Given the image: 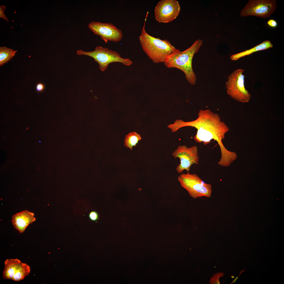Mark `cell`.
<instances>
[{"mask_svg":"<svg viewBox=\"0 0 284 284\" xmlns=\"http://www.w3.org/2000/svg\"><path fill=\"white\" fill-rule=\"evenodd\" d=\"M148 14L147 12L139 37L140 43L144 51L154 63H164L168 57L176 49L168 40L155 38L146 32L145 26Z\"/></svg>","mask_w":284,"mask_h":284,"instance_id":"cell-3","label":"cell"},{"mask_svg":"<svg viewBox=\"0 0 284 284\" xmlns=\"http://www.w3.org/2000/svg\"><path fill=\"white\" fill-rule=\"evenodd\" d=\"M231 277H232V278H234V276H231Z\"/></svg>","mask_w":284,"mask_h":284,"instance_id":"cell-22","label":"cell"},{"mask_svg":"<svg viewBox=\"0 0 284 284\" xmlns=\"http://www.w3.org/2000/svg\"><path fill=\"white\" fill-rule=\"evenodd\" d=\"M30 269V267L29 265L21 262L16 270L12 280L16 281H19L22 280L29 274Z\"/></svg>","mask_w":284,"mask_h":284,"instance_id":"cell-14","label":"cell"},{"mask_svg":"<svg viewBox=\"0 0 284 284\" xmlns=\"http://www.w3.org/2000/svg\"><path fill=\"white\" fill-rule=\"evenodd\" d=\"M141 139L140 136L135 132L129 133L125 136L124 141V145L131 150L133 146H135L139 141Z\"/></svg>","mask_w":284,"mask_h":284,"instance_id":"cell-16","label":"cell"},{"mask_svg":"<svg viewBox=\"0 0 284 284\" xmlns=\"http://www.w3.org/2000/svg\"><path fill=\"white\" fill-rule=\"evenodd\" d=\"M44 88V85L42 83H39L37 84L36 87V90L39 92L43 91Z\"/></svg>","mask_w":284,"mask_h":284,"instance_id":"cell-20","label":"cell"},{"mask_svg":"<svg viewBox=\"0 0 284 284\" xmlns=\"http://www.w3.org/2000/svg\"><path fill=\"white\" fill-rule=\"evenodd\" d=\"M187 126L194 127L197 129L196 133L193 138L196 142L202 143L204 145H206L210 143L212 139L217 141L221 153L220 161L224 162L230 158L232 152L227 150L222 142L225 134L229 130V128L221 121L218 114L209 109H201L198 112L197 118L195 120L185 122L182 120L178 119L174 123L167 126L173 133L180 128Z\"/></svg>","mask_w":284,"mask_h":284,"instance_id":"cell-1","label":"cell"},{"mask_svg":"<svg viewBox=\"0 0 284 284\" xmlns=\"http://www.w3.org/2000/svg\"><path fill=\"white\" fill-rule=\"evenodd\" d=\"M6 8V7L2 5L0 6V18L8 22V18L5 16L4 13Z\"/></svg>","mask_w":284,"mask_h":284,"instance_id":"cell-18","label":"cell"},{"mask_svg":"<svg viewBox=\"0 0 284 284\" xmlns=\"http://www.w3.org/2000/svg\"><path fill=\"white\" fill-rule=\"evenodd\" d=\"M267 24L270 27L273 28L276 27L277 26V22L272 19L269 20L267 22Z\"/></svg>","mask_w":284,"mask_h":284,"instance_id":"cell-19","label":"cell"},{"mask_svg":"<svg viewBox=\"0 0 284 284\" xmlns=\"http://www.w3.org/2000/svg\"><path fill=\"white\" fill-rule=\"evenodd\" d=\"M34 216V213L25 210L13 215L12 222L14 228L22 233L30 224L35 221Z\"/></svg>","mask_w":284,"mask_h":284,"instance_id":"cell-11","label":"cell"},{"mask_svg":"<svg viewBox=\"0 0 284 284\" xmlns=\"http://www.w3.org/2000/svg\"><path fill=\"white\" fill-rule=\"evenodd\" d=\"M90 219L93 221L97 220L99 218V215L97 212L95 211H92L90 212L89 214Z\"/></svg>","mask_w":284,"mask_h":284,"instance_id":"cell-17","label":"cell"},{"mask_svg":"<svg viewBox=\"0 0 284 284\" xmlns=\"http://www.w3.org/2000/svg\"><path fill=\"white\" fill-rule=\"evenodd\" d=\"M276 4L275 0H250L241 10L240 15L268 18L275 12Z\"/></svg>","mask_w":284,"mask_h":284,"instance_id":"cell-7","label":"cell"},{"mask_svg":"<svg viewBox=\"0 0 284 284\" xmlns=\"http://www.w3.org/2000/svg\"><path fill=\"white\" fill-rule=\"evenodd\" d=\"M202 44V40L199 39L184 51L176 49L168 57L164 62L165 65L169 68H174L180 69L184 73L188 83L195 85L196 78L193 70L192 60L194 54L198 52Z\"/></svg>","mask_w":284,"mask_h":284,"instance_id":"cell-2","label":"cell"},{"mask_svg":"<svg viewBox=\"0 0 284 284\" xmlns=\"http://www.w3.org/2000/svg\"><path fill=\"white\" fill-rule=\"evenodd\" d=\"M77 55H84L93 58L99 64L100 70L104 71L110 63L118 62L123 64L129 66L133 64L132 62L128 58L121 57L116 52L102 46L96 47L94 50L91 52H85L82 50H78L76 52Z\"/></svg>","mask_w":284,"mask_h":284,"instance_id":"cell-4","label":"cell"},{"mask_svg":"<svg viewBox=\"0 0 284 284\" xmlns=\"http://www.w3.org/2000/svg\"><path fill=\"white\" fill-rule=\"evenodd\" d=\"M17 52L6 47H0V66L9 61L14 56Z\"/></svg>","mask_w":284,"mask_h":284,"instance_id":"cell-15","label":"cell"},{"mask_svg":"<svg viewBox=\"0 0 284 284\" xmlns=\"http://www.w3.org/2000/svg\"><path fill=\"white\" fill-rule=\"evenodd\" d=\"M272 47L273 44L270 41L265 40L249 49L231 55L230 58L232 60H237L242 57L250 55L255 52L266 50Z\"/></svg>","mask_w":284,"mask_h":284,"instance_id":"cell-12","label":"cell"},{"mask_svg":"<svg viewBox=\"0 0 284 284\" xmlns=\"http://www.w3.org/2000/svg\"><path fill=\"white\" fill-rule=\"evenodd\" d=\"M180 9V4L176 0H161L155 7V19L160 23L169 22L177 17Z\"/></svg>","mask_w":284,"mask_h":284,"instance_id":"cell-9","label":"cell"},{"mask_svg":"<svg viewBox=\"0 0 284 284\" xmlns=\"http://www.w3.org/2000/svg\"><path fill=\"white\" fill-rule=\"evenodd\" d=\"M172 155L175 158H178L180 159V163L176 169L179 173H182L184 170L188 172L193 164H199L198 148L195 146L190 147L185 145L179 146L172 153Z\"/></svg>","mask_w":284,"mask_h":284,"instance_id":"cell-8","label":"cell"},{"mask_svg":"<svg viewBox=\"0 0 284 284\" xmlns=\"http://www.w3.org/2000/svg\"><path fill=\"white\" fill-rule=\"evenodd\" d=\"M88 27L94 34L99 36L105 43L108 41L118 42L123 37L121 31L111 23L92 21Z\"/></svg>","mask_w":284,"mask_h":284,"instance_id":"cell-10","label":"cell"},{"mask_svg":"<svg viewBox=\"0 0 284 284\" xmlns=\"http://www.w3.org/2000/svg\"><path fill=\"white\" fill-rule=\"evenodd\" d=\"M178 179L181 186L186 190L189 195L194 199L202 197H210L211 196V185L205 183L195 174H182Z\"/></svg>","mask_w":284,"mask_h":284,"instance_id":"cell-5","label":"cell"},{"mask_svg":"<svg viewBox=\"0 0 284 284\" xmlns=\"http://www.w3.org/2000/svg\"><path fill=\"white\" fill-rule=\"evenodd\" d=\"M21 262L18 258L6 260L4 262L3 278L12 280L16 270Z\"/></svg>","mask_w":284,"mask_h":284,"instance_id":"cell-13","label":"cell"},{"mask_svg":"<svg viewBox=\"0 0 284 284\" xmlns=\"http://www.w3.org/2000/svg\"><path fill=\"white\" fill-rule=\"evenodd\" d=\"M246 271V270H245V269H244V270H241V271H240V273H239V276H237V277H236V278H235V279H234V280H233V281H232V283H231V284H232V283H234V282H236V281L237 280V279L238 278V277H239V275H241V274L242 273V272H244V271Z\"/></svg>","mask_w":284,"mask_h":284,"instance_id":"cell-21","label":"cell"},{"mask_svg":"<svg viewBox=\"0 0 284 284\" xmlns=\"http://www.w3.org/2000/svg\"><path fill=\"white\" fill-rule=\"evenodd\" d=\"M244 70L239 69L234 71L228 77L226 86L228 94L231 98L238 102L246 103L250 100L251 95L245 87V76L242 74Z\"/></svg>","mask_w":284,"mask_h":284,"instance_id":"cell-6","label":"cell"}]
</instances>
